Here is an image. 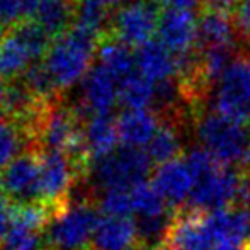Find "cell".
I'll list each match as a JSON object with an SVG mask.
<instances>
[{
    "label": "cell",
    "mask_w": 250,
    "mask_h": 250,
    "mask_svg": "<svg viewBox=\"0 0 250 250\" xmlns=\"http://www.w3.org/2000/svg\"><path fill=\"white\" fill-rule=\"evenodd\" d=\"M3 92H5V82L0 79V116H2V107H3Z\"/></svg>",
    "instance_id": "obj_39"
},
{
    "label": "cell",
    "mask_w": 250,
    "mask_h": 250,
    "mask_svg": "<svg viewBox=\"0 0 250 250\" xmlns=\"http://www.w3.org/2000/svg\"><path fill=\"white\" fill-rule=\"evenodd\" d=\"M21 80L27 87V90L41 102H51L62 97L60 96V89L56 87L55 80H53L50 70L46 68L44 62L31 63L29 68L21 77Z\"/></svg>",
    "instance_id": "obj_28"
},
{
    "label": "cell",
    "mask_w": 250,
    "mask_h": 250,
    "mask_svg": "<svg viewBox=\"0 0 250 250\" xmlns=\"http://www.w3.org/2000/svg\"><path fill=\"white\" fill-rule=\"evenodd\" d=\"M116 101H119V82L102 65H94L82 83V101L75 105L83 119L92 116L111 114Z\"/></svg>",
    "instance_id": "obj_11"
},
{
    "label": "cell",
    "mask_w": 250,
    "mask_h": 250,
    "mask_svg": "<svg viewBox=\"0 0 250 250\" xmlns=\"http://www.w3.org/2000/svg\"><path fill=\"white\" fill-rule=\"evenodd\" d=\"M119 102L126 109H150L155 102V83L138 72L133 73L119 83Z\"/></svg>",
    "instance_id": "obj_27"
},
{
    "label": "cell",
    "mask_w": 250,
    "mask_h": 250,
    "mask_svg": "<svg viewBox=\"0 0 250 250\" xmlns=\"http://www.w3.org/2000/svg\"><path fill=\"white\" fill-rule=\"evenodd\" d=\"M85 250H92V249H90V247H89V249H85Z\"/></svg>",
    "instance_id": "obj_43"
},
{
    "label": "cell",
    "mask_w": 250,
    "mask_h": 250,
    "mask_svg": "<svg viewBox=\"0 0 250 250\" xmlns=\"http://www.w3.org/2000/svg\"><path fill=\"white\" fill-rule=\"evenodd\" d=\"M214 250H250V240L240 245H227V247H216Z\"/></svg>",
    "instance_id": "obj_37"
},
{
    "label": "cell",
    "mask_w": 250,
    "mask_h": 250,
    "mask_svg": "<svg viewBox=\"0 0 250 250\" xmlns=\"http://www.w3.org/2000/svg\"><path fill=\"white\" fill-rule=\"evenodd\" d=\"M3 33H5V27H3L2 24H0V38L3 36Z\"/></svg>",
    "instance_id": "obj_40"
},
{
    "label": "cell",
    "mask_w": 250,
    "mask_h": 250,
    "mask_svg": "<svg viewBox=\"0 0 250 250\" xmlns=\"http://www.w3.org/2000/svg\"><path fill=\"white\" fill-rule=\"evenodd\" d=\"M34 21L46 31L51 40H55L66 33L72 26V5L70 2H63V0H41Z\"/></svg>",
    "instance_id": "obj_24"
},
{
    "label": "cell",
    "mask_w": 250,
    "mask_h": 250,
    "mask_svg": "<svg viewBox=\"0 0 250 250\" xmlns=\"http://www.w3.org/2000/svg\"><path fill=\"white\" fill-rule=\"evenodd\" d=\"M153 162L145 148L119 146L109 157L92 165L90 175L97 189H133L146 181Z\"/></svg>",
    "instance_id": "obj_5"
},
{
    "label": "cell",
    "mask_w": 250,
    "mask_h": 250,
    "mask_svg": "<svg viewBox=\"0 0 250 250\" xmlns=\"http://www.w3.org/2000/svg\"><path fill=\"white\" fill-rule=\"evenodd\" d=\"M238 206L245 208V209L250 213V175H247V181H245V184H244V191H242Z\"/></svg>",
    "instance_id": "obj_35"
},
{
    "label": "cell",
    "mask_w": 250,
    "mask_h": 250,
    "mask_svg": "<svg viewBox=\"0 0 250 250\" xmlns=\"http://www.w3.org/2000/svg\"><path fill=\"white\" fill-rule=\"evenodd\" d=\"M73 14V26L83 27L104 38L111 29L112 12L101 0H70Z\"/></svg>",
    "instance_id": "obj_22"
},
{
    "label": "cell",
    "mask_w": 250,
    "mask_h": 250,
    "mask_svg": "<svg viewBox=\"0 0 250 250\" xmlns=\"http://www.w3.org/2000/svg\"><path fill=\"white\" fill-rule=\"evenodd\" d=\"M240 168L245 172L247 175H250V142L247 145V148H245V153L244 157H242V162H240Z\"/></svg>",
    "instance_id": "obj_36"
},
{
    "label": "cell",
    "mask_w": 250,
    "mask_h": 250,
    "mask_svg": "<svg viewBox=\"0 0 250 250\" xmlns=\"http://www.w3.org/2000/svg\"><path fill=\"white\" fill-rule=\"evenodd\" d=\"M214 111L238 125H250V53H238L216 83Z\"/></svg>",
    "instance_id": "obj_6"
},
{
    "label": "cell",
    "mask_w": 250,
    "mask_h": 250,
    "mask_svg": "<svg viewBox=\"0 0 250 250\" xmlns=\"http://www.w3.org/2000/svg\"><path fill=\"white\" fill-rule=\"evenodd\" d=\"M196 133L203 148L225 165L242 162L245 148L250 142L247 126L238 125L218 114L216 111L203 112L199 116Z\"/></svg>",
    "instance_id": "obj_4"
},
{
    "label": "cell",
    "mask_w": 250,
    "mask_h": 250,
    "mask_svg": "<svg viewBox=\"0 0 250 250\" xmlns=\"http://www.w3.org/2000/svg\"><path fill=\"white\" fill-rule=\"evenodd\" d=\"M83 136H85L87 157L92 165L109 157L112 151L118 150V143H121L118 133V119H114L111 114H99L87 119Z\"/></svg>",
    "instance_id": "obj_17"
},
{
    "label": "cell",
    "mask_w": 250,
    "mask_h": 250,
    "mask_svg": "<svg viewBox=\"0 0 250 250\" xmlns=\"http://www.w3.org/2000/svg\"><path fill=\"white\" fill-rule=\"evenodd\" d=\"M136 70L140 75L153 83L175 79L177 75V56L170 53L160 41H148L136 50Z\"/></svg>",
    "instance_id": "obj_18"
},
{
    "label": "cell",
    "mask_w": 250,
    "mask_h": 250,
    "mask_svg": "<svg viewBox=\"0 0 250 250\" xmlns=\"http://www.w3.org/2000/svg\"><path fill=\"white\" fill-rule=\"evenodd\" d=\"M208 227L216 247L240 245L250 235V213L242 206L206 213ZM214 247V249H216Z\"/></svg>",
    "instance_id": "obj_15"
},
{
    "label": "cell",
    "mask_w": 250,
    "mask_h": 250,
    "mask_svg": "<svg viewBox=\"0 0 250 250\" xmlns=\"http://www.w3.org/2000/svg\"><path fill=\"white\" fill-rule=\"evenodd\" d=\"M102 38L79 26H70L66 33L55 38L44 56V65L50 70L60 92L83 80L92 68Z\"/></svg>",
    "instance_id": "obj_2"
},
{
    "label": "cell",
    "mask_w": 250,
    "mask_h": 250,
    "mask_svg": "<svg viewBox=\"0 0 250 250\" xmlns=\"http://www.w3.org/2000/svg\"><path fill=\"white\" fill-rule=\"evenodd\" d=\"M97 58H99V65L109 70L119 83L136 73V55L131 51V48L112 38L111 34L101 40L97 48Z\"/></svg>",
    "instance_id": "obj_20"
},
{
    "label": "cell",
    "mask_w": 250,
    "mask_h": 250,
    "mask_svg": "<svg viewBox=\"0 0 250 250\" xmlns=\"http://www.w3.org/2000/svg\"><path fill=\"white\" fill-rule=\"evenodd\" d=\"M158 41L175 56L198 48V21L192 10H164L157 27Z\"/></svg>",
    "instance_id": "obj_12"
},
{
    "label": "cell",
    "mask_w": 250,
    "mask_h": 250,
    "mask_svg": "<svg viewBox=\"0 0 250 250\" xmlns=\"http://www.w3.org/2000/svg\"><path fill=\"white\" fill-rule=\"evenodd\" d=\"M240 0H201L204 10H216V12L230 14Z\"/></svg>",
    "instance_id": "obj_34"
},
{
    "label": "cell",
    "mask_w": 250,
    "mask_h": 250,
    "mask_svg": "<svg viewBox=\"0 0 250 250\" xmlns=\"http://www.w3.org/2000/svg\"><path fill=\"white\" fill-rule=\"evenodd\" d=\"M10 216H12V203L0 194V240L7 233L10 227Z\"/></svg>",
    "instance_id": "obj_32"
},
{
    "label": "cell",
    "mask_w": 250,
    "mask_h": 250,
    "mask_svg": "<svg viewBox=\"0 0 250 250\" xmlns=\"http://www.w3.org/2000/svg\"><path fill=\"white\" fill-rule=\"evenodd\" d=\"M97 201L82 198L70 201L53 216L44 235L43 250H85L92 244L101 220Z\"/></svg>",
    "instance_id": "obj_3"
},
{
    "label": "cell",
    "mask_w": 250,
    "mask_h": 250,
    "mask_svg": "<svg viewBox=\"0 0 250 250\" xmlns=\"http://www.w3.org/2000/svg\"><path fill=\"white\" fill-rule=\"evenodd\" d=\"M14 33V36L24 44V48L29 53L33 62H40L41 58L44 60L48 50L51 46V38L48 33L36 22L34 19H24L14 26L7 27Z\"/></svg>",
    "instance_id": "obj_26"
},
{
    "label": "cell",
    "mask_w": 250,
    "mask_h": 250,
    "mask_svg": "<svg viewBox=\"0 0 250 250\" xmlns=\"http://www.w3.org/2000/svg\"><path fill=\"white\" fill-rule=\"evenodd\" d=\"M237 38L230 14L203 10L198 19V48H233Z\"/></svg>",
    "instance_id": "obj_19"
},
{
    "label": "cell",
    "mask_w": 250,
    "mask_h": 250,
    "mask_svg": "<svg viewBox=\"0 0 250 250\" xmlns=\"http://www.w3.org/2000/svg\"><path fill=\"white\" fill-rule=\"evenodd\" d=\"M63 2H70V0H63Z\"/></svg>",
    "instance_id": "obj_42"
},
{
    "label": "cell",
    "mask_w": 250,
    "mask_h": 250,
    "mask_svg": "<svg viewBox=\"0 0 250 250\" xmlns=\"http://www.w3.org/2000/svg\"><path fill=\"white\" fill-rule=\"evenodd\" d=\"M31 63L34 62L24 44L14 36L12 31L5 29L0 38V79L3 82L21 79Z\"/></svg>",
    "instance_id": "obj_21"
},
{
    "label": "cell",
    "mask_w": 250,
    "mask_h": 250,
    "mask_svg": "<svg viewBox=\"0 0 250 250\" xmlns=\"http://www.w3.org/2000/svg\"><path fill=\"white\" fill-rule=\"evenodd\" d=\"M138 223L131 216H104L102 214L94 233L92 250H131L140 247ZM143 247V245H142Z\"/></svg>",
    "instance_id": "obj_14"
},
{
    "label": "cell",
    "mask_w": 250,
    "mask_h": 250,
    "mask_svg": "<svg viewBox=\"0 0 250 250\" xmlns=\"http://www.w3.org/2000/svg\"><path fill=\"white\" fill-rule=\"evenodd\" d=\"M27 148H31V140L24 126L0 118V172Z\"/></svg>",
    "instance_id": "obj_25"
},
{
    "label": "cell",
    "mask_w": 250,
    "mask_h": 250,
    "mask_svg": "<svg viewBox=\"0 0 250 250\" xmlns=\"http://www.w3.org/2000/svg\"><path fill=\"white\" fill-rule=\"evenodd\" d=\"M99 209L104 216H129L133 213L131 189H107L102 191Z\"/></svg>",
    "instance_id": "obj_29"
},
{
    "label": "cell",
    "mask_w": 250,
    "mask_h": 250,
    "mask_svg": "<svg viewBox=\"0 0 250 250\" xmlns=\"http://www.w3.org/2000/svg\"><path fill=\"white\" fill-rule=\"evenodd\" d=\"M26 19L24 0H0V24L10 27Z\"/></svg>",
    "instance_id": "obj_31"
},
{
    "label": "cell",
    "mask_w": 250,
    "mask_h": 250,
    "mask_svg": "<svg viewBox=\"0 0 250 250\" xmlns=\"http://www.w3.org/2000/svg\"><path fill=\"white\" fill-rule=\"evenodd\" d=\"M83 179L77 165L58 151H41L40 201L53 209V216L72 201L70 192Z\"/></svg>",
    "instance_id": "obj_7"
},
{
    "label": "cell",
    "mask_w": 250,
    "mask_h": 250,
    "mask_svg": "<svg viewBox=\"0 0 250 250\" xmlns=\"http://www.w3.org/2000/svg\"><path fill=\"white\" fill-rule=\"evenodd\" d=\"M151 109H125L118 118L119 142L123 146L146 148L162 121Z\"/></svg>",
    "instance_id": "obj_16"
},
{
    "label": "cell",
    "mask_w": 250,
    "mask_h": 250,
    "mask_svg": "<svg viewBox=\"0 0 250 250\" xmlns=\"http://www.w3.org/2000/svg\"><path fill=\"white\" fill-rule=\"evenodd\" d=\"M194 177L188 208L203 213L238 206L247 174L233 165H225L208 150L194 148L186 157Z\"/></svg>",
    "instance_id": "obj_1"
},
{
    "label": "cell",
    "mask_w": 250,
    "mask_h": 250,
    "mask_svg": "<svg viewBox=\"0 0 250 250\" xmlns=\"http://www.w3.org/2000/svg\"><path fill=\"white\" fill-rule=\"evenodd\" d=\"M145 151L148 153L151 162L158 165L179 158L182 151L181 126L170 121H162L160 128L146 145Z\"/></svg>",
    "instance_id": "obj_23"
},
{
    "label": "cell",
    "mask_w": 250,
    "mask_h": 250,
    "mask_svg": "<svg viewBox=\"0 0 250 250\" xmlns=\"http://www.w3.org/2000/svg\"><path fill=\"white\" fill-rule=\"evenodd\" d=\"M41 151L27 148L0 172V194L12 204L40 201Z\"/></svg>",
    "instance_id": "obj_9"
},
{
    "label": "cell",
    "mask_w": 250,
    "mask_h": 250,
    "mask_svg": "<svg viewBox=\"0 0 250 250\" xmlns=\"http://www.w3.org/2000/svg\"><path fill=\"white\" fill-rule=\"evenodd\" d=\"M131 250H146V247H142V245H140V247H135V249H131Z\"/></svg>",
    "instance_id": "obj_41"
},
{
    "label": "cell",
    "mask_w": 250,
    "mask_h": 250,
    "mask_svg": "<svg viewBox=\"0 0 250 250\" xmlns=\"http://www.w3.org/2000/svg\"><path fill=\"white\" fill-rule=\"evenodd\" d=\"M151 184L174 208V204H182L186 199L189 201L194 188V177L188 160L179 157L167 164L158 165L153 172Z\"/></svg>",
    "instance_id": "obj_13"
},
{
    "label": "cell",
    "mask_w": 250,
    "mask_h": 250,
    "mask_svg": "<svg viewBox=\"0 0 250 250\" xmlns=\"http://www.w3.org/2000/svg\"><path fill=\"white\" fill-rule=\"evenodd\" d=\"M160 14L158 5L151 0H131L112 14L109 34L126 46L138 50L157 33Z\"/></svg>",
    "instance_id": "obj_8"
},
{
    "label": "cell",
    "mask_w": 250,
    "mask_h": 250,
    "mask_svg": "<svg viewBox=\"0 0 250 250\" xmlns=\"http://www.w3.org/2000/svg\"><path fill=\"white\" fill-rule=\"evenodd\" d=\"M172 250H214L213 235L208 227L206 213L188 206L172 211V218L160 238Z\"/></svg>",
    "instance_id": "obj_10"
},
{
    "label": "cell",
    "mask_w": 250,
    "mask_h": 250,
    "mask_svg": "<svg viewBox=\"0 0 250 250\" xmlns=\"http://www.w3.org/2000/svg\"><path fill=\"white\" fill-rule=\"evenodd\" d=\"M233 24L238 40L250 44V0H240L233 9Z\"/></svg>",
    "instance_id": "obj_30"
},
{
    "label": "cell",
    "mask_w": 250,
    "mask_h": 250,
    "mask_svg": "<svg viewBox=\"0 0 250 250\" xmlns=\"http://www.w3.org/2000/svg\"><path fill=\"white\" fill-rule=\"evenodd\" d=\"M102 3H104L105 7H109V9H119V7H123L125 3H128V0H101Z\"/></svg>",
    "instance_id": "obj_38"
},
{
    "label": "cell",
    "mask_w": 250,
    "mask_h": 250,
    "mask_svg": "<svg viewBox=\"0 0 250 250\" xmlns=\"http://www.w3.org/2000/svg\"><path fill=\"white\" fill-rule=\"evenodd\" d=\"M158 7H164L165 10H191L198 7L201 0H151Z\"/></svg>",
    "instance_id": "obj_33"
}]
</instances>
